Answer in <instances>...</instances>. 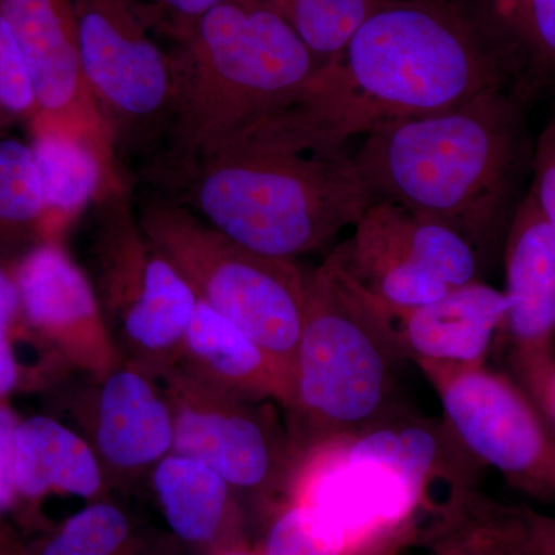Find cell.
Instances as JSON below:
<instances>
[{"instance_id":"cell-1","label":"cell","mask_w":555,"mask_h":555,"mask_svg":"<svg viewBox=\"0 0 555 555\" xmlns=\"http://www.w3.org/2000/svg\"><path fill=\"white\" fill-rule=\"evenodd\" d=\"M524 62L506 25L469 0H386L272 118L291 137L346 145L385 124L518 96Z\"/></svg>"},{"instance_id":"cell-2","label":"cell","mask_w":555,"mask_h":555,"mask_svg":"<svg viewBox=\"0 0 555 555\" xmlns=\"http://www.w3.org/2000/svg\"><path fill=\"white\" fill-rule=\"evenodd\" d=\"M521 104L513 91L492 90L449 112L369 131L353 160L372 201L447 225L483 258L506 238L532 167Z\"/></svg>"},{"instance_id":"cell-3","label":"cell","mask_w":555,"mask_h":555,"mask_svg":"<svg viewBox=\"0 0 555 555\" xmlns=\"http://www.w3.org/2000/svg\"><path fill=\"white\" fill-rule=\"evenodd\" d=\"M150 184L241 246L292 261L328 246L372 203L346 145L225 142Z\"/></svg>"},{"instance_id":"cell-4","label":"cell","mask_w":555,"mask_h":555,"mask_svg":"<svg viewBox=\"0 0 555 555\" xmlns=\"http://www.w3.org/2000/svg\"><path fill=\"white\" fill-rule=\"evenodd\" d=\"M173 102L145 182L173 173L287 101L323 62L264 0H233L164 35Z\"/></svg>"},{"instance_id":"cell-5","label":"cell","mask_w":555,"mask_h":555,"mask_svg":"<svg viewBox=\"0 0 555 555\" xmlns=\"http://www.w3.org/2000/svg\"><path fill=\"white\" fill-rule=\"evenodd\" d=\"M404 361L377 299L350 276L334 248L308 275L291 392L281 409L297 463L406 412L397 378Z\"/></svg>"},{"instance_id":"cell-6","label":"cell","mask_w":555,"mask_h":555,"mask_svg":"<svg viewBox=\"0 0 555 555\" xmlns=\"http://www.w3.org/2000/svg\"><path fill=\"white\" fill-rule=\"evenodd\" d=\"M134 210L147 238L189 281L196 297L283 369L291 392L308 275L292 259L241 246L190 208L153 190L139 196Z\"/></svg>"},{"instance_id":"cell-7","label":"cell","mask_w":555,"mask_h":555,"mask_svg":"<svg viewBox=\"0 0 555 555\" xmlns=\"http://www.w3.org/2000/svg\"><path fill=\"white\" fill-rule=\"evenodd\" d=\"M94 203L90 281L109 337L124 363L160 382L177 363L198 297L145 235L129 185L109 189Z\"/></svg>"},{"instance_id":"cell-8","label":"cell","mask_w":555,"mask_h":555,"mask_svg":"<svg viewBox=\"0 0 555 555\" xmlns=\"http://www.w3.org/2000/svg\"><path fill=\"white\" fill-rule=\"evenodd\" d=\"M80 64L107 124L119 169L158 156L173 102L167 49L129 0H75Z\"/></svg>"},{"instance_id":"cell-9","label":"cell","mask_w":555,"mask_h":555,"mask_svg":"<svg viewBox=\"0 0 555 555\" xmlns=\"http://www.w3.org/2000/svg\"><path fill=\"white\" fill-rule=\"evenodd\" d=\"M160 385L173 409L171 454L210 467L270 516L287 499L298 465L280 406L219 392L178 371Z\"/></svg>"},{"instance_id":"cell-10","label":"cell","mask_w":555,"mask_h":555,"mask_svg":"<svg viewBox=\"0 0 555 555\" xmlns=\"http://www.w3.org/2000/svg\"><path fill=\"white\" fill-rule=\"evenodd\" d=\"M463 448L521 494L555 505V433L507 374L418 363Z\"/></svg>"},{"instance_id":"cell-11","label":"cell","mask_w":555,"mask_h":555,"mask_svg":"<svg viewBox=\"0 0 555 555\" xmlns=\"http://www.w3.org/2000/svg\"><path fill=\"white\" fill-rule=\"evenodd\" d=\"M335 251L360 286L392 308L427 305L480 280L481 258L463 236L389 201H372Z\"/></svg>"},{"instance_id":"cell-12","label":"cell","mask_w":555,"mask_h":555,"mask_svg":"<svg viewBox=\"0 0 555 555\" xmlns=\"http://www.w3.org/2000/svg\"><path fill=\"white\" fill-rule=\"evenodd\" d=\"M30 69L36 93L35 131H56L91 145L109 169H120L80 64L75 0H0Z\"/></svg>"},{"instance_id":"cell-13","label":"cell","mask_w":555,"mask_h":555,"mask_svg":"<svg viewBox=\"0 0 555 555\" xmlns=\"http://www.w3.org/2000/svg\"><path fill=\"white\" fill-rule=\"evenodd\" d=\"M505 276L509 377L540 411L555 372V230L531 189L507 229Z\"/></svg>"},{"instance_id":"cell-14","label":"cell","mask_w":555,"mask_h":555,"mask_svg":"<svg viewBox=\"0 0 555 555\" xmlns=\"http://www.w3.org/2000/svg\"><path fill=\"white\" fill-rule=\"evenodd\" d=\"M21 323L62 364L102 377L120 357L109 337L93 284L53 241L33 247L13 270Z\"/></svg>"},{"instance_id":"cell-15","label":"cell","mask_w":555,"mask_h":555,"mask_svg":"<svg viewBox=\"0 0 555 555\" xmlns=\"http://www.w3.org/2000/svg\"><path fill=\"white\" fill-rule=\"evenodd\" d=\"M87 378L82 436L108 483L152 473L175 444L173 409L160 382L124 361L102 377Z\"/></svg>"},{"instance_id":"cell-16","label":"cell","mask_w":555,"mask_h":555,"mask_svg":"<svg viewBox=\"0 0 555 555\" xmlns=\"http://www.w3.org/2000/svg\"><path fill=\"white\" fill-rule=\"evenodd\" d=\"M378 305L404 360L463 367L486 366L507 312L505 292L481 280L416 308Z\"/></svg>"},{"instance_id":"cell-17","label":"cell","mask_w":555,"mask_h":555,"mask_svg":"<svg viewBox=\"0 0 555 555\" xmlns=\"http://www.w3.org/2000/svg\"><path fill=\"white\" fill-rule=\"evenodd\" d=\"M171 371L229 396L273 401L280 409L288 398V379L276 361L201 299Z\"/></svg>"},{"instance_id":"cell-18","label":"cell","mask_w":555,"mask_h":555,"mask_svg":"<svg viewBox=\"0 0 555 555\" xmlns=\"http://www.w3.org/2000/svg\"><path fill=\"white\" fill-rule=\"evenodd\" d=\"M14 478L20 500L49 492L96 499L107 477L82 434L47 415L21 420L14 436Z\"/></svg>"},{"instance_id":"cell-19","label":"cell","mask_w":555,"mask_h":555,"mask_svg":"<svg viewBox=\"0 0 555 555\" xmlns=\"http://www.w3.org/2000/svg\"><path fill=\"white\" fill-rule=\"evenodd\" d=\"M152 483L171 531L190 545H228L236 534L240 499L210 467L178 454L152 470Z\"/></svg>"},{"instance_id":"cell-20","label":"cell","mask_w":555,"mask_h":555,"mask_svg":"<svg viewBox=\"0 0 555 555\" xmlns=\"http://www.w3.org/2000/svg\"><path fill=\"white\" fill-rule=\"evenodd\" d=\"M31 150L43 195V218L75 217L108 189L126 185V177L109 169L86 142L56 131H35Z\"/></svg>"},{"instance_id":"cell-21","label":"cell","mask_w":555,"mask_h":555,"mask_svg":"<svg viewBox=\"0 0 555 555\" xmlns=\"http://www.w3.org/2000/svg\"><path fill=\"white\" fill-rule=\"evenodd\" d=\"M418 543L429 555H521L507 528L505 505L481 489L433 514Z\"/></svg>"},{"instance_id":"cell-22","label":"cell","mask_w":555,"mask_h":555,"mask_svg":"<svg viewBox=\"0 0 555 555\" xmlns=\"http://www.w3.org/2000/svg\"><path fill=\"white\" fill-rule=\"evenodd\" d=\"M320 60H335L386 0H264Z\"/></svg>"},{"instance_id":"cell-23","label":"cell","mask_w":555,"mask_h":555,"mask_svg":"<svg viewBox=\"0 0 555 555\" xmlns=\"http://www.w3.org/2000/svg\"><path fill=\"white\" fill-rule=\"evenodd\" d=\"M502 21L524 62L518 98L555 86V0H517Z\"/></svg>"},{"instance_id":"cell-24","label":"cell","mask_w":555,"mask_h":555,"mask_svg":"<svg viewBox=\"0 0 555 555\" xmlns=\"http://www.w3.org/2000/svg\"><path fill=\"white\" fill-rule=\"evenodd\" d=\"M43 195L31 145L0 139V224L43 218Z\"/></svg>"},{"instance_id":"cell-25","label":"cell","mask_w":555,"mask_h":555,"mask_svg":"<svg viewBox=\"0 0 555 555\" xmlns=\"http://www.w3.org/2000/svg\"><path fill=\"white\" fill-rule=\"evenodd\" d=\"M57 534L94 553L120 555L129 545L130 525L119 507L96 502L69 517Z\"/></svg>"},{"instance_id":"cell-26","label":"cell","mask_w":555,"mask_h":555,"mask_svg":"<svg viewBox=\"0 0 555 555\" xmlns=\"http://www.w3.org/2000/svg\"><path fill=\"white\" fill-rule=\"evenodd\" d=\"M36 115V93L30 69L11 33L0 16V118Z\"/></svg>"},{"instance_id":"cell-27","label":"cell","mask_w":555,"mask_h":555,"mask_svg":"<svg viewBox=\"0 0 555 555\" xmlns=\"http://www.w3.org/2000/svg\"><path fill=\"white\" fill-rule=\"evenodd\" d=\"M20 323V297L13 272L0 266V401L9 400L22 382L21 364L13 345L14 328Z\"/></svg>"},{"instance_id":"cell-28","label":"cell","mask_w":555,"mask_h":555,"mask_svg":"<svg viewBox=\"0 0 555 555\" xmlns=\"http://www.w3.org/2000/svg\"><path fill=\"white\" fill-rule=\"evenodd\" d=\"M507 528L521 555H555V516L526 506L505 505Z\"/></svg>"},{"instance_id":"cell-29","label":"cell","mask_w":555,"mask_h":555,"mask_svg":"<svg viewBox=\"0 0 555 555\" xmlns=\"http://www.w3.org/2000/svg\"><path fill=\"white\" fill-rule=\"evenodd\" d=\"M150 31L167 33L198 20L208 11L233 0H129Z\"/></svg>"},{"instance_id":"cell-30","label":"cell","mask_w":555,"mask_h":555,"mask_svg":"<svg viewBox=\"0 0 555 555\" xmlns=\"http://www.w3.org/2000/svg\"><path fill=\"white\" fill-rule=\"evenodd\" d=\"M529 189L555 230V112L535 141Z\"/></svg>"},{"instance_id":"cell-31","label":"cell","mask_w":555,"mask_h":555,"mask_svg":"<svg viewBox=\"0 0 555 555\" xmlns=\"http://www.w3.org/2000/svg\"><path fill=\"white\" fill-rule=\"evenodd\" d=\"M20 422L9 400L0 401V516L20 502L14 478V436Z\"/></svg>"},{"instance_id":"cell-32","label":"cell","mask_w":555,"mask_h":555,"mask_svg":"<svg viewBox=\"0 0 555 555\" xmlns=\"http://www.w3.org/2000/svg\"><path fill=\"white\" fill-rule=\"evenodd\" d=\"M33 555H108L94 553V551L86 550V547H80L73 545V543L67 542V540L62 539L60 534L50 535L49 539L43 540L42 543L38 547H36L35 553Z\"/></svg>"},{"instance_id":"cell-33","label":"cell","mask_w":555,"mask_h":555,"mask_svg":"<svg viewBox=\"0 0 555 555\" xmlns=\"http://www.w3.org/2000/svg\"><path fill=\"white\" fill-rule=\"evenodd\" d=\"M540 414L543 415L547 425L555 433V372L553 378H551L550 387H547L545 401H543L542 408H540Z\"/></svg>"},{"instance_id":"cell-34","label":"cell","mask_w":555,"mask_h":555,"mask_svg":"<svg viewBox=\"0 0 555 555\" xmlns=\"http://www.w3.org/2000/svg\"><path fill=\"white\" fill-rule=\"evenodd\" d=\"M215 555H261L251 551L250 547L243 542V539H235L233 542L228 543V545L218 547L217 553Z\"/></svg>"},{"instance_id":"cell-35","label":"cell","mask_w":555,"mask_h":555,"mask_svg":"<svg viewBox=\"0 0 555 555\" xmlns=\"http://www.w3.org/2000/svg\"><path fill=\"white\" fill-rule=\"evenodd\" d=\"M517 0H489V5L494 10L500 20H505L513 7L516 5Z\"/></svg>"}]
</instances>
